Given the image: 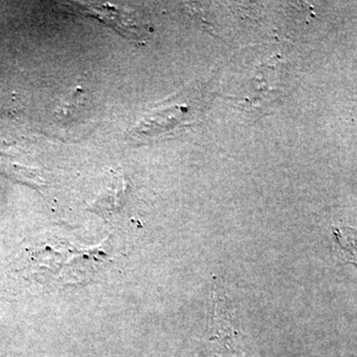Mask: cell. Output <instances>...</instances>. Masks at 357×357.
Returning a JSON list of instances; mask_svg holds the SVG:
<instances>
[{"instance_id": "6da1fadb", "label": "cell", "mask_w": 357, "mask_h": 357, "mask_svg": "<svg viewBox=\"0 0 357 357\" xmlns=\"http://www.w3.org/2000/svg\"><path fill=\"white\" fill-rule=\"evenodd\" d=\"M109 187L107 191L103 192L102 196L98 197L91 206V210L96 213H109L110 211L116 210L121 206L124 196H126L128 185L126 181L121 176L114 175L110 178Z\"/></svg>"}]
</instances>
